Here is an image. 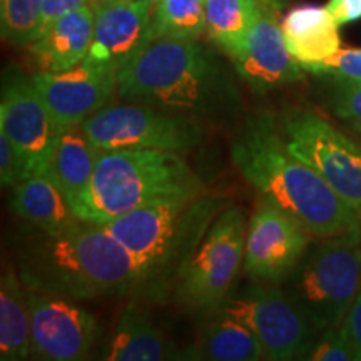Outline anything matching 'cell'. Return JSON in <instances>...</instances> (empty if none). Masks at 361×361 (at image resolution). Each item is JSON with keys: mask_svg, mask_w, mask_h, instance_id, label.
Masks as SVG:
<instances>
[{"mask_svg": "<svg viewBox=\"0 0 361 361\" xmlns=\"http://www.w3.org/2000/svg\"><path fill=\"white\" fill-rule=\"evenodd\" d=\"M340 329L351 351H353L355 360L361 361V288L345 319L340 324Z\"/></svg>", "mask_w": 361, "mask_h": 361, "instance_id": "f546056e", "label": "cell"}, {"mask_svg": "<svg viewBox=\"0 0 361 361\" xmlns=\"http://www.w3.org/2000/svg\"><path fill=\"white\" fill-rule=\"evenodd\" d=\"M286 146L311 166L361 214V144L313 111L291 107L283 112Z\"/></svg>", "mask_w": 361, "mask_h": 361, "instance_id": "9c48e42d", "label": "cell"}, {"mask_svg": "<svg viewBox=\"0 0 361 361\" xmlns=\"http://www.w3.org/2000/svg\"><path fill=\"white\" fill-rule=\"evenodd\" d=\"M80 126L101 151L142 147L184 152L204 139V128L186 117L128 101L102 107Z\"/></svg>", "mask_w": 361, "mask_h": 361, "instance_id": "30bf717a", "label": "cell"}, {"mask_svg": "<svg viewBox=\"0 0 361 361\" xmlns=\"http://www.w3.org/2000/svg\"><path fill=\"white\" fill-rule=\"evenodd\" d=\"M0 129L16 149L20 180L47 173L62 129L54 123L32 79L17 69L6 71L2 78Z\"/></svg>", "mask_w": 361, "mask_h": 361, "instance_id": "8fae6325", "label": "cell"}, {"mask_svg": "<svg viewBox=\"0 0 361 361\" xmlns=\"http://www.w3.org/2000/svg\"><path fill=\"white\" fill-rule=\"evenodd\" d=\"M96 11L90 6L59 19L51 29L29 45L39 71L62 72L79 66L87 57L94 39Z\"/></svg>", "mask_w": 361, "mask_h": 361, "instance_id": "e0dca14e", "label": "cell"}, {"mask_svg": "<svg viewBox=\"0 0 361 361\" xmlns=\"http://www.w3.org/2000/svg\"><path fill=\"white\" fill-rule=\"evenodd\" d=\"M117 94L201 128H231L243 107L231 72L197 40H152L117 72Z\"/></svg>", "mask_w": 361, "mask_h": 361, "instance_id": "6da1fadb", "label": "cell"}, {"mask_svg": "<svg viewBox=\"0 0 361 361\" xmlns=\"http://www.w3.org/2000/svg\"><path fill=\"white\" fill-rule=\"evenodd\" d=\"M204 194V184L179 152L111 149L99 152L92 180L72 211L85 223L106 224L149 202Z\"/></svg>", "mask_w": 361, "mask_h": 361, "instance_id": "5b68a950", "label": "cell"}, {"mask_svg": "<svg viewBox=\"0 0 361 361\" xmlns=\"http://www.w3.org/2000/svg\"><path fill=\"white\" fill-rule=\"evenodd\" d=\"M42 0H0V27L7 42L25 47L40 37Z\"/></svg>", "mask_w": 361, "mask_h": 361, "instance_id": "484cf974", "label": "cell"}, {"mask_svg": "<svg viewBox=\"0 0 361 361\" xmlns=\"http://www.w3.org/2000/svg\"><path fill=\"white\" fill-rule=\"evenodd\" d=\"M218 313L204 328L196 358L211 361H256L263 358V348L255 333L245 323Z\"/></svg>", "mask_w": 361, "mask_h": 361, "instance_id": "cb8c5ba5", "label": "cell"}, {"mask_svg": "<svg viewBox=\"0 0 361 361\" xmlns=\"http://www.w3.org/2000/svg\"><path fill=\"white\" fill-rule=\"evenodd\" d=\"M281 283L316 331L338 328L361 288V224L319 238Z\"/></svg>", "mask_w": 361, "mask_h": 361, "instance_id": "8992f818", "label": "cell"}, {"mask_svg": "<svg viewBox=\"0 0 361 361\" xmlns=\"http://www.w3.org/2000/svg\"><path fill=\"white\" fill-rule=\"evenodd\" d=\"M256 16L241 54L233 59L238 75L256 94H268L303 79V66L284 42L278 12L284 0H258Z\"/></svg>", "mask_w": 361, "mask_h": 361, "instance_id": "9a60e30c", "label": "cell"}, {"mask_svg": "<svg viewBox=\"0 0 361 361\" xmlns=\"http://www.w3.org/2000/svg\"><path fill=\"white\" fill-rule=\"evenodd\" d=\"M87 59L119 72L151 39L152 0H99Z\"/></svg>", "mask_w": 361, "mask_h": 361, "instance_id": "2e32d148", "label": "cell"}, {"mask_svg": "<svg viewBox=\"0 0 361 361\" xmlns=\"http://www.w3.org/2000/svg\"><path fill=\"white\" fill-rule=\"evenodd\" d=\"M231 159L252 188L311 236H336L361 224L358 211L288 149L268 111H255L243 119L231 144Z\"/></svg>", "mask_w": 361, "mask_h": 361, "instance_id": "7a4b0ae2", "label": "cell"}, {"mask_svg": "<svg viewBox=\"0 0 361 361\" xmlns=\"http://www.w3.org/2000/svg\"><path fill=\"white\" fill-rule=\"evenodd\" d=\"M310 236L293 216L263 197L247 224L246 274L255 281L281 284L303 258Z\"/></svg>", "mask_w": 361, "mask_h": 361, "instance_id": "7c38bea8", "label": "cell"}, {"mask_svg": "<svg viewBox=\"0 0 361 361\" xmlns=\"http://www.w3.org/2000/svg\"><path fill=\"white\" fill-rule=\"evenodd\" d=\"M54 123L59 128L82 124L107 106L117 90V71L85 57L62 72L37 71L30 75Z\"/></svg>", "mask_w": 361, "mask_h": 361, "instance_id": "5bb4252c", "label": "cell"}, {"mask_svg": "<svg viewBox=\"0 0 361 361\" xmlns=\"http://www.w3.org/2000/svg\"><path fill=\"white\" fill-rule=\"evenodd\" d=\"M310 361H351L355 355L343 336L340 326L324 329L323 335L316 338L314 345L303 356Z\"/></svg>", "mask_w": 361, "mask_h": 361, "instance_id": "83f0119b", "label": "cell"}, {"mask_svg": "<svg viewBox=\"0 0 361 361\" xmlns=\"http://www.w3.org/2000/svg\"><path fill=\"white\" fill-rule=\"evenodd\" d=\"M338 27L328 8L318 6L291 8L281 22L288 51L301 66L322 62L340 51Z\"/></svg>", "mask_w": 361, "mask_h": 361, "instance_id": "d6986e66", "label": "cell"}, {"mask_svg": "<svg viewBox=\"0 0 361 361\" xmlns=\"http://www.w3.org/2000/svg\"><path fill=\"white\" fill-rule=\"evenodd\" d=\"M326 8L340 27L361 20V0H329Z\"/></svg>", "mask_w": 361, "mask_h": 361, "instance_id": "d6a6232c", "label": "cell"}, {"mask_svg": "<svg viewBox=\"0 0 361 361\" xmlns=\"http://www.w3.org/2000/svg\"><path fill=\"white\" fill-rule=\"evenodd\" d=\"M32 355L47 361L85 360L99 338L92 314L69 298L25 288Z\"/></svg>", "mask_w": 361, "mask_h": 361, "instance_id": "4fadbf2b", "label": "cell"}, {"mask_svg": "<svg viewBox=\"0 0 361 361\" xmlns=\"http://www.w3.org/2000/svg\"><path fill=\"white\" fill-rule=\"evenodd\" d=\"M333 109L345 121H361V80L336 79Z\"/></svg>", "mask_w": 361, "mask_h": 361, "instance_id": "f1b7e54d", "label": "cell"}, {"mask_svg": "<svg viewBox=\"0 0 361 361\" xmlns=\"http://www.w3.org/2000/svg\"><path fill=\"white\" fill-rule=\"evenodd\" d=\"M90 0H42V16H40V37L47 32L59 19L78 11L79 7L89 6Z\"/></svg>", "mask_w": 361, "mask_h": 361, "instance_id": "1f68e13d", "label": "cell"}, {"mask_svg": "<svg viewBox=\"0 0 361 361\" xmlns=\"http://www.w3.org/2000/svg\"><path fill=\"white\" fill-rule=\"evenodd\" d=\"M186 358L173 341L168 340L141 306H126L102 360L107 361H164Z\"/></svg>", "mask_w": 361, "mask_h": 361, "instance_id": "ac0fdd59", "label": "cell"}, {"mask_svg": "<svg viewBox=\"0 0 361 361\" xmlns=\"http://www.w3.org/2000/svg\"><path fill=\"white\" fill-rule=\"evenodd\" d=\"M303 69L311 74L331 75L335 79L361 80V49H340L322 62L303 66Z\"/></svg>", "mask_w": 361, "mask_h": 361, "instance_id": "4316f807", "label": "cell"}, {"mask_svg": "<svg viewBox=\"0 0 361 361\" xmlns=\"http://www.w3.org/2000/svg\"><path fill=\"white\" fill-rule=\"evenodd\" d=\"M246 221L239 207L216 216L174 286L176 303L189 310L216 311L228 298L245 263Z\"/></svg>", "mask_w": 361, "mask_h": 361, "instance_id": "52a82bcc", "label": "cell"}, {"mask_svg": "<svg viewBox=\"0 0 361 361\" xmlns=\"http://www.w3.org/2000/svg\"><path fill=\"white\" fill-rule=\"evenodd\" d=\"M348 124H350V128L353 129V133L358 134V137L361 141V121H348Z\"/></svg>", "mask_w": 361, "mask_h": 361, "instance_id": "836d02e7", "label": "cell"}, {"mask_svg": "<svg viewBox=\"0 0 361 361\" xmlns=\"http://www.w3.org/2000/svg\"><path fill=\"white\" fill-rule=\"evenodd\" d=\"M25 288L75 301L139 290L130 252L101 224L78 219L59 233H27L17 246Z\"/></svg>", "mask_w": 361, "mask_h": 361, "instance_id": "3957f363", "label": "cell"}, {"mask_svg": "<svg viewBox=\"0 0 361 361\" xmlns=\"http://www.w3.org/2000/svg\"><path fill=\"white\" fill-rule=\"evenodd\" d=\"M216 311L245 323L259 340L266 360H303L316 341V328L283 288L273 283L256 281L243 288Z\"/></svg>", "mask_w": 361, "mask_h": 361, "instance_id": "ba28073f", "label": "cell"}, {"mask_svg": "<svg viewBox=\"0 0 361 361\" xmlns=\"http://www.w3.org/2000/svg\"><path fill=\"white\" fill-rule=\"evenodd\" d=\"M258 11V0H206L207 37L229 57L236 59L245 47Z\"/></svg>", "mask_w": 361, "mask_h": 361, "instance_id": "603a6c76", "label": "cell"}, {"mask_svg": "<svg viewBox=\"0 0 361 361\" xmlns=\"http://www.w3.org/2000/svg\"><path fill=\"white\" fill-rule=\"evenodd\" d=\"M216 209L218 202L206 194L178 196L149 202L101 226L134 258L137 293L164 303L213 224Z\"/></svg>", "mask_w": 361, "mask_h": 361, "instance_id": "277c9868", "label": "cell"}, {"mask_svg": "<svg viewBox=\"0 0 361 361\" xmlns=\"http://www.w3.org/2000/svg\"><path fill=\"white\" fill-rule=\"evenodd\" d=\"M152 2H154V0H152Z\"/></svg>", "mask_w": 361, "mask_h": 361, "instance_id": "e575fe53", "label": "cell"}, {"mask_svg": "<svg viewBox=\"0 0 361 361\" xmlns=\"http://www.w3.org/2000/svg\"><path fill=\"white\" fill-rule=\"evenodd\" d=\"M206 34V0H157L151 39L200 40Z\"/></svg>", "mask_w": 361, "mask_h": 361, "instance_id": "d4e9b609", "label": "cell"}, {"mask_svg": "<svg viewBox=\"0 0 361 361\" xmlns=\"http://www.w3.org/2000/svg\"><path fill=\"white\" fill-rule=\"evenodd\" d=\"M8 206L17 218L45 233H59L78 221L64 192L47 173L17 183Z\"/></svg>", "mask_w": 361, "mask_h": 361, "instance_id": "ffe728a7", "label": "cell"}, {"mask_svg": "<svg viewBox=\"0 0 361 361\" xmlns=\"http://www.w3.org/2000/svg\"><path fill=\"white\" fill-rule=\"evenodd\" d=\"M0 180L2 186H16L20 180L19 159L7 133L0 129Z\"/></svg>", "mask_w": 361, "mask_h": 361, "instance_id": "4dcf8cb0", "label": "cell"}, {"mask_svg": "<svg viewBox=\"0 0 361 361\" xmlns=\"http://www.w3.org/2000/svg\"><path fill=\"white\" fill-rule=\"evenodd\" d=\"M32 355L30 311L25 286L12 269L0 281V360L22 361Z\"/></svg>", "mask_w": 361, "mask_h": 361, "instance_id": "7402d4cb", "label": "cell"}, {"mask_svg": "<svg viewBox=\"0 0 361 361\" xmlns=\"http://www.w3.org/2000/svg\"><path fill=\"white\" fill-rule=\"evenodd\" d=\"M99 152L101 149L90 142L82 126L62 128L54 147L47 174L64 192L71 207H74L75 202L87 191Z\"/></svg>", "mask_w": 361, "mask_h": 361, "instance_id": "44dd1931", "label": "cell"}]
</instances>
